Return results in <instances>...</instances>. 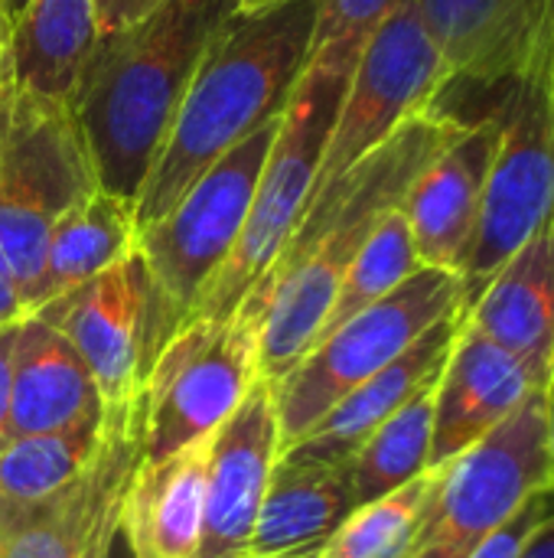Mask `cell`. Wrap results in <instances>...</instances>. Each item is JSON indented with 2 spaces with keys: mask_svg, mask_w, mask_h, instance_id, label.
Wrapping results in <instances>:
<instances>
[{
  "mask_svg": "<svg viewBox=\"0 0 554 558\" xmlns=\"http://www.w3.org/2000/svg\"><path fill=\"white\" fill-rule=\"evenodd\" d=\"M500 114L503 137L460 271L464 307L539 229L554 222V114L539 43L519 78L503 95Z\"/></svg>",
  "mask_w": 554,
  "mask_h": 558,
  "instance_id": "obj_9",
  "label": "cell"
},
{
  "mask_svg": "<svg viewBox=\"0 0 554 558\" xmlns=\"http://www.w3.org/2000/svg\"><path fill=\"white\" fill-rule=\"evenodd\" d=\"M261 3H268V0H242L238 10H251V7H261Z\"/></svg>",
  "mask_w": 554,
  "mask_h": 558,
  "instance_id": "obj_40",
  "label": "cell"
},
{
  "mask_svg": "<svg viewBox=\"0 0 554 558\" xmlns=\"http://www.w3.org/2000/svg\"><path fill=\"white\" fill-rule=\"evenodd\" d=\"M539 46H542L545 85H549V101H552L554 114V0H545V7H542V36H539Z\"/></svg>",
  "mask_w": 554,
  "mask_h": 558,
  "instance_id": "obj_33",
  "label": "cell"
},
{
  "mask_svg": "<svg viewBox=\"0 0 554 558\" xmlns=\"http://www.w3.org/2000/svg\"><path fill=\"white\" fill-rule=\"evenodd\" d=\"M261 379L258 327L229 320L186 324L140 383V451L160 461L209 438Z\"/></svg>",
  "mask_w": 554,
  "mask_h": 558,
  "instance_id": "obj_10",
  "label": "cell"
},
{
  "mask_svg": "<svg viewBox=\"0 0 554 558\" xmlns=\"http://www.w3.org/2000/svg\"><path fill=\"white\" fill-rule=\"evenodd\" d=\"M447 85L451 72L434 36L415 0H402L359 49L310 199L382 147L408 118L438 105Z\"/></svg>",
  "mask_w": 554,
  "mask_h": 558,
  "instance_id": "obj_11",
  "label": "cell"
},
{
  "mask_svg": "<svg viewBox=\"0 0 554 558\" xmlns=\"http://www.w3.org/2000/svg\"><path fill=\"white\" fill-rule=\"evenodd\" d=\"M95 3V33L108 36L118 29H127L131 23L153 13L163 0H91Z\"/></svg>",
  "mask_w": 554,
  "mask_h": 558,
  "instance_id": "obj_31",
  "label": "cell"
},
{
  "mask_svg": "<svg viewBox=\"0 0 554 558\" xmlns=\"http://www.w3.org/2000/svg\"><path fill=\"white\" fill-rule=\"evenodd\" d=\"M519 558H554V510L552 517L542 523V530L529 539V546L522 549Z\"/></svg>",
  "mask_w": 554,
  "mask_h": 558,
  "instance_id": "obj_35",
  "label": "cell"
},
{
  "mask_svg": "<svg viewBox=\"0 0 554 558\" xmlns=\"http://www.w3.org/2000/svg\"><path fill=\"white\" fill-rule=\"evenodd\" d=\"M268 558H323L320 549H310V553H284V556H268Z\"/></svg>",
  "mask_w": 554,
  "mask_h": 558,
  "instance_id": "obj_39",
  "label": "cell"
},
{
  "mask_svg": "<svg viewBox=\"0 0 554 558\" xmlns=\"http://www.w3.org/2000/svg\"><path fill=\"white\" fill-rule=\"evenodd\" d=\"M464 324V307L434 324L421 340H415L398 360H392L382 373L356 386L343 396L300 441L281 451L291 461H313V464H346L356 448L392 415L398 412L424 383H431L457 340Z\"/></svg>",
  "mask_w": 554,
  "mask_h": 558,
  "instance_id": "obj_18",
  "label": "cell"
},
{
  "mask_svg": "<svg viewBox=\"0 0 554 558\" xmlns=\"http://www.w3.org/2000/svg\"><path fill=\"white\" fill-rule=\"evenodd\" d=\"M464 324L522 360L545 386L554 373V222L539 229L464 307Z\"/></svg>",
  "mask_w": 554,
  "mask_h": 558,
  "instance_id": "obj_19",
  "label": "cell"
},
{
  "mask_svg": "<svg viewBox=\"0 0 554 558\" xmlns=\"http://www.w3.org/2000/svg\"><path fill=\"white\" fill-rule=\"evenodd\" d=\"M545 399H549V454H552V484H554V373H552V379H549Z\"/></svg>",
  "mask_w": 554,
  "mask_h": 558,
  "instance_id": "obj_37",
  "label": "cell"
},
{
  "mask_svg": "<svg viewBox=\"0 0 554 558\" xmlns=\"http://www.w3.org/2000/svg\"><path fill=\"white\" fill-rule=\"evenodd\" d=\"M98 190L72 101L0 82V268L33 314L52 222Z\"/></svg>",
  "mask_w": 554,
  "mask_h": 558,
  "instance_id": "obj_5",
  "label": "cell"
},
{
  "mask_svg": "<svg viewBox=\"0 0 554 558\" xmlns=\"http://www.w3.org/2000/svg\"><path fill=\"white\" fill-rule=\"evenodd\" d=\"M101 422V392L82 356L49 324L23 317L10 353V438L98 428Z\"/></svg>",
  "mask_w": 554,
  "mask_h": 558,
  "instance_id": "obj_17",
  "label": "cell"
},
{
  "mask_svg": "<svg viewBox=\"0 0 554 558\" xmlns=\"http://www.w3.org/2000/svg\"><path fill=\"white\" fill-rule=\"evenodd\" d=\"M500 137L503 114L496 105L477 121H467L402 199V213L424 268H441L451 275L464 271Z\"/></svg>",
  "mask_w": 554,
  "mask_h": 558,
  "instance_id": "obj_14",
  "label": "cell"
},
{
  "mask_svg": "<svg viewBox=\"0 0 554 558\" xmlns=\"http://www.w3.org/2000/svg\"><path fill=\"white\" fill-rule=\"evenodd\" d=\"M539 389L549 386L522 360L460 324L434 392L428 468H441L473 448Z\"/></svg>",
  "mask_w": 554,
  "mask_h": 558,
  "instance_id": "obj_15",
  "label": "cell"
},
{
  "mask_svg": "<svg viewBox=\"0 0 554 558\" xmlns=\"http://www.w3.org/2000/svg\"><path fill=\"white\" fill-rule=\"evenodd\" d=\"M438 379L441 373L424 383L398 412H392L346 461L356 507L372 504L428 471Z\"/></svg>",
  "mask_w": 554,
  "mask_h": 558,
  "instance_id": "obj_25",
  "label": "cell"
},
{
  "mask_svg": "<svg viewBox=\"0 0 554 558\" xmlns=\"http://www.w3.org/2000/svg\"><path fill=\"white\" fill-rule=\"evenodd\" d=\"M134 474H127L124 481H118L111 487V494L104 497L82 549L75 558H111L114 556V543L121 539V504H124V494H127V484H131Z\"/></svg>",
  "mask_w": 554,
  "mask_h": 558,
  "instance_id": "obj_30",
  "label": "cell"
},
{
  "mask_svg": "<svg viewBox=\"0 0 554 558\" xmlns=\"http://www.w3.org/2000/svg\"><path fill=\"white\" fill-rule=\"evenodd\" d=\"M464 118L431 105L382 147L317 193L274 268L235 311L258 327L261 376L281 379L317 340L340 281L385 213L402 206L421 170L464 131Z\"/></svg>",
  "mask_w": 554,
  "mask_h": 558,
  "instance_id": "obj_1",
  "label": "cell"
},
{
  "mask_svg": "<svg viewBox=\"0 0 554 558\" xmlns=\"http://www.w3.org/2000/svg\"><path fill=\"white\" fill-rule=\"evenodd\" d=\"M554 510V490L549 494H535L503 530H496L477 553L470 558H519L522 549L529 546V539L542 530V523L552 517Z\"/></svg>",
  "mask_w": 554,
  "mask_h": 558,
  "instance_id": "obj_29",
  "label": "cell"
},
{
  "mask_svg": "<svg viewBox=\"0 0 554 558\" xmlns=\"http://www.w3.org/2000/svg\"><path fill=\"white\" fill-rule=\"evenodd\" d=\"M464 307L460 275L418 268L392 294L369 304L343 327L313 343L281 379L271 383L281 451L300 441L343 396L382 373L434 324Z\"/></svg>",
  "mask_w": 554,
  "mask_h": 558,
  "instance_id": "obj_7",
  "label": "cell"
},
{
  "mask_svg": "<svg viewBox=\"0 0 554 558\" xmlns=\"http://www.w3.org/2000/svg\"><path fill=\"white\" fill-rule=\"evenodd\" d=\"M428 33L434 36L451 88L509 92L526 69L545 0H415Z\"/></svg>",
  "mask_w": 554,
  "mask_h": 558,
  "instance_id": "obj_16",
  "label": "cell"
},
{
  "mask_svg": "<svg viewBox=\"0 0 554 558\" xmlns=\"http://www.w3.org/2000/svg\"><path fill=\"white\" fill-rule=\"evenodd\" d=\"M242 0H163L127 29L95 36L72 88L95 180L137 203L216 33Z\"/></svg>",
  "mask_w": 554,
  "mask_h": 558,
  "instance_id": "obj_2",
  "label": "cell"
},
{
  "mask_svg": "<svg viewBox=\"0 0 554 558\" xmlns=\"http://www.w3.org/2000/svg\"><path fill=\"white\" fill-rule=\"evenodd\" d=\"M209 448L212 435L160 461L140 458L121 504V536L131 556L196 558Z\"/></svg>",
  "mask_w": 554,
  "mask_h": 558,
  "instance_id": "obj_20",
  "label": "cell"
},
{
  "mask_svg": "<svg viewBox=\"0 0 554 558\" xmlns=\"http://www.w3.org/2000/svg\"><path fill=\"white\" fill-rule=\"evenodd\" d=\"M441 468H428L415 481L385 497L356 507L340 530L323 543V558H405L411 553L428 507L434 500Z\"/></svg>",
  "mask_w": 554,
  "mask_h": 558,
  "instance_id": "obj_26",
  "label": "cell"
},
{
  "mask_svg": "<svg viewBox=\"0 0 554 558\" xmlns=\"http://www.w3.org/2000/svg\"><path fill=\"white\" fill-rule=\"evenodd\" d=\"M281 458L271 383L261 376L242 405L212 432L196 558H248L258 510Z\"/></svg>",
  "mask_w": 554,
  "mask_h": 558,
  "instance_id": "obj_13",
  "label": "cell"
},
{
  "mask_svg": "<svg viewBox=\"0 0 554 558\" xmlns=\"http://www.w3.org/2000/svg\"><path fill=\"white\" fill-rule=\"evenodd\" d=\"M356 510L346 464H313L278 458L248 558L323 549L340 523Z\"/></svg>",
  "mask_w": 554,
  "mask_h": 558,
  "instance_id": "obj_21",
  "label": "cell"
},
{
  "mask_svg": "<svg viewBox=\"0 0 554 558\" xmlns=\"http://www.w3.org/2000/svg\"><path fill=\"white\" fill-rule=\"evenodd\" d=\"M278 121L222 154L153 226L137 232V252L147 265L150 298L144 320V376L157 353L186 327L206 284L232 255L278 134Z\"/></svg>",
  "mask_w": 554,
  "mask_h": 558,
  "instance_id": "obj_6",
  "label": "cell"
},
{
  "mask_svg": "<svg viewBox=\"0 0 554 558\" xmlns=\"http://www.w3.org/2000/svg\"><path fill=\"white\" fill-rule=\"evenodd\" d=\"M137 248L134 203L91 190L49 229L42 255V304L108 268Z\"/></svg>",
  "mask_w": 554,
  "mask_h": 558,
  "instance_id": "obj_22",
  "label": "cell"
},
{
  "mask_svg": "<svg viewBox=\"0 0 554 558\" xmlns=\"http://www.w3.org/2000/svg\"><path fill=\"white\" fill-rule=\"evenodd\" d=\"M356 59L359 52L317 49L304 65L281 111L278 134L261 167L245 229L225 265L199 294L186 324L229 320L287 248L291 235L297 232L307 213L317 170Z\"/></svg>",
  "mask_w": 554,
  "mask_h": 558,
  "instance_id": "obj_4",
  "label": "cell"
},
{
  "mask_svg": "<svg viewBox=\"0 0 554 558\" xmlns=\"http://www.w3.org/2000/svg\"><path fill=\"white\" fill-rule=\"evenodd\" d=\"M150 278L134 248L114 268L49 298L33 311L42 324L59 330L88 366L104 418L127 415L137 405L144 383V320Z\"/></svg>",
  "mask_w": 554,
  "mask_h": 558,
  "instance_id": "obj_12",
  "label": "cell"
},
{
  "mask_svg": "<svg viewBox=\"0 0 554 558\" xmlns=\"http://www.w3.org/2000/svg\"><path fill=\"white\" fill-rule=\"evenodd\" d=\"M23 317H29V311L20 301V291L13 288V281L7 278V271L0 268V327H13Z\"/></svg>",
  "mask_w": 554,
  "mask_h": 558,
  "instance_id": "obj_34",
  "label": "cell"
},
{
  "mask_svg": "<svg viewBox=\"0 0 554 558\" xmlns=\"http://www.w3.org/2000/svg\"><path fill=\"white\" fill-rule=\"evenodd\" d=\"M13 327H0V448L10 438V353H13Z\"/></svg>",
  "mask_w": 554,
  "mask_h": 558,
  "instance_id": "obj_32",
  "label": "cell"
},
{
  "mask_svg": "<svg viewBox=\"0 0 554 558\" xmlns=\"http://www.w3.org/2000/svg\"><path fill=\"white\" fill-rule=\"evenodd\" d=\"M549 490V399L539 389L487 438L441 464L434 500L405 558H470L535 494Z\"/></svg>",
  "mask_w": 554,
  "mask_h": 558,
  "instance_id": "obj_8",
  "label": "cell"
},
{
  "mask_svg": "<svg viewBox=\"0 0 554 558\" xmlns=\"http://www.w3.org/2000/svg\"><path fill=\"white\" fill-rule=\"evenodd\" d=\"M0 7H3V16H7V23H10V29L20 23V16H23V10L29 7V0H0Z\"/></svg>",
  "mask_w": 554,
  "mask_h": 558,
  "instance_id": "obj_38",
  "label": "cell"
},
{
  "mask_svg": "<svg viewBox=\"0 0 554 558\" xmlns=\"http://www.w3.org/2000/svg\"><path fill=\"white\" fill-rule=\"evenodd\" d=\"M313 26L317 0H268L216 33L134 203L137 232L163 219L222 154L281 118L310 62Z\"/></svg>",
  "mask_w": 554,
  "mask_h": 558,
  "instance_id": "obj_3",
  "label": "cell"
},
{
  "mask_svg": "<svg viewBox=\"0 0 554 558\" xmlns=\"http://www.w3.org/2000/svg\"><path fill=\"white\" fill-rule=\"evenodd\" d=\"M418 268H424V265L418 262L408 219H405L402 206H395L392 213L382 216V222L372 229L366 245L349 262V268H346V275L340 281V291H336V298H333V304L327 311V320H323V327H320L313 343H320L327 333L343 327L349 317H356L369 304H376L385 294H392Z\"/></svg>",
  "mask_w": 554,
  "mask_h": 558,
  "instance_id": "obj_27",
  "label": "cell"
},
{
  "mask_svg": "<svg viewBox=\"0 0 554 558\" xmlns=\"http://www.w3.org/2000/svg\"><path fill=\"white\" fill-rule=\"evenodd\" d=\"M402 0H317L313 52L346 49L359 52L369 33L398 7ZM310 52V56H313Z\"/></svg>",
  "mask_w": 554,
  "mask_h": 558,
  "instance_id": "obj_28",
  "label": "cell"
},
{
  "mask_svg": "<svg viewBox=\"0 0 554 558\" xmlns=\"http://www.w3.org/2000/svg\"><path fill=\"white\" fill-rule=\"evenodd\" d=\"M10 23L3 16V7H0V82L10 75Z\"/></svg>",
  "mask_w": 554,
  "mask_h": 558,
  "instance_id": "obj_36",
  "label": "cell"
},
{
  "mask_svg": "<svg viewBox=\"0 0 554 558\" xmlns=\"http://www.w3.org/2000/svg\"><path fill=\"white\" fill-rule=\"evenodd\" d=\"M104 428L20 435L0 448V533L72 487L98 458Z\"/></svg>",
  "mask_w": 554,
  "mask_h": 558,
  "instance_id": "obj_24",
  "label": "cell"
},
{
  "mask_svg": "<svg viewBox=\"0 0 554 558\" xmlns=\"http://www.w3.org/2000/svg\"><path fill=\"white\" fill-rule=\"evenodd\" d=\"M95 36L91 0H29L10 33L13 82L69 101Z\"/></svg>",
  "mask_w": 554,
  "mask_h": 558,
  "instance_id": "obj_23",
  "label": "cell"
}]
</instances>
